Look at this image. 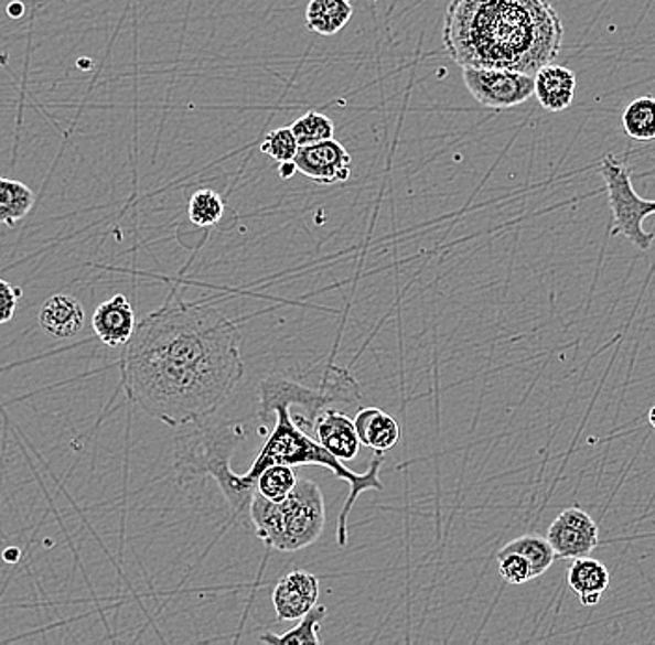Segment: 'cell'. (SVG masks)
I'll use <instances>...</instances> for the list:
<instances>
[{
    "label": "cell",
    "instance_id": "obj_1",
    "mask_svg": "<svg viewBox=\"0 0 655 645\" xmlns=\"http://www.w3.org/2000/svg\"><path fill=\"white\" fill-rule=\"evenodd\" d=\"M243 335L211 303L172 292L143 316L119 362L129 402L179 428L213 417L245 376Z\"/></svg>",
    "mask_w": 655,
    "mask_h": 645
},
{
    "label": "cell",
    "instance_id": "obj_2",
    "mask_svg": "<svg viewBox=\"0 0 655 645\" xmlns=\"http://www.w3.org/2000/svg\"><path fill=\"white\" fill-rule=\"evenodd\" d=\"M441 36L460 67L535 77L559 56L565 26L549 0H451Z\"/></svg>",
    "mask_w": 655,
    "mask_h": 645
},
{
    "label": "cell",
    "instance_id": "obj_3",
    "mask_svg": "<svg viewBox=\"0 0 655 645\" xmlns=\"http://www.w3.org/2000/svg\"><path fill=\"white\" fill-rule=\"evenodd\" d=\"M245 439V424L215 419V415L179 427L175 436L173 469L179 482H192L207 476L215 479L229 504L233 519L250 517L251 501L257 493L256 480L232 471L233 452Z\"/></svg>",
    "mask_w": 655,
    "mask_h": 645
},
{
    "label": "cell",
    "instance_id": "obj_4",
    "mask_svg": "<svg viewBox=\"0 0 655 645\" xmlns=\"http://www.w3.org/2000/svg\"><path fill=\"white\" fill-rule=\"evenodd\" d=\"M275 413V430L268 433L265 443L257 452L256 462L251 463L250 471L246 473V476L257 482V476L261 474L262 469H267L272 463H286L292 467H302V465L324 467L332 471L337 479L345 480L346 484L351 486V493L341 509L337 533H335L337 544L345 547L348 544V517H351L357 498L362 497V493L371 492V490H375V492L384 490L380 482L384 452H376L365 473H354L352 469L346 467L345 462H341L340 458H335L315 438H311L310 433L298 427L297 422L292 421L287 406H278Z\"/></svg>",
    "mask_w": 655,
    "mask_h": 645
},
{
    "label": "cell",
    "instance_id": "obj_5",
    "mask_svg": "<svg viewBox=\"0 0 655 645\" xmlns=\"http://www.w3.org/2000/svg\"><path fill=\"white\" fill-rule=\"evenodd\" d=\"M250 522L265 547L280 552L302 551L316 544L326 525V506L321 487L313 480H300L281 503L256 493Z\"/></svg>",
    "mask_w": 655,
    "mask_h": 645
},
{
    "label": "cell",
    "instance_id": "obj_6",
    "mask_svg": "<svg viewBox=\"0 0 655 645\" xmlns=\"http://www.w3.org/2000/svg\"><path fill=\"white\" fill-rule=\"evenodd\" d=\"M362 398V385L354 378V374L345 367L328 365L324 376L316 389H310L297 379L287 378L283 374H268L259 384V409L257 417L262 428L267 424L270 415L275 413L278 406H302L308 415H291L292 421L304 432H313L316 417L324 409L337 404H357ZM311 436V433H310Z\"/></svg>",
    "mask_w": 655,
    "mask_h": 645
},
{
    "label": "cell",
    "instance_id": "obj_7",
    "mask_svg": "<svg viewBox=\"0 0 655 645\" xmlns=\"http://www.w3.org/2000/svg\"><path fill=\"white\" fill-rule=\"evenodd\" d=\"M600 175L605 183L609 207L613 213L611 235L627 238L635 248L646 251L654 243L655 235L644 229V219L655 214L654 200L638 196L627 160L616 159L613 153L603 157Z\"/></svg>",
    "mask_w": 655,
    "mask_h": 645
},
{
    "label": "cell",
    "instance_id": "obj_8",
    "mask_svg": "<svg viewBox=\"0 0 655 645\" xmlns=\"http://www.w3.org/2000/svg\"><path fill=\"white\" fill-rule=\"evenodd\" d=\"M462 78L471 97L479 105L492 110L518 107L535 95V77L527 73L490 67H462Z\"/></svg>",
    "mask_w": 655,
    "mask_h": 645
},
{
    "label": "cell",
    "instance_id": "obj_9",
    "mask_svg": "<svg viewBox=\"0 0 655 645\" xmlns=\"http://www.w3.org/2000/svg\"><path fill=\"white\" fill-rule=\"evenodd\" d=\"M548 539L557 558L576 560L592 555L600 544V528L584 509L570 506L551 523Z\"/></svg>",
    "mask_w": 655,
    "mask_h": 645
},
{
    "label": "cell",
    "instance_id": "obj_10",
    "mask_svg": "<svg viewBox=\"0 0 655 645\" xmlns=\"http://www.w3.org/2000/svg\"><path fill=\"white\" fill-rule=\"evenodd\" d=\"M298 173L319 184L346 183L352 173V154L334 138L324 142L302 146L292 160Z\"/></svg>",
    "mask_w": 655,
    "mask_h": 645
},
{
    "label": "cell",
    "instance_id": "obj_11",
    "mask_svg": "<svg viewBox=\"0 0 655 645\" xmlns=\"http://www.w3.org/2000/svg\"><path fill=\"white\" fill-rule=\"evenodd\" d=\"M319 593L321 584L315 574L308 573L304 569H294L276 584L272 592L276 616L280 622L300 620L319 603Z\"/></svg>",
    "mask_w": 655,
    "mask_h": 645
},
{
    "label": "cell",
    "instance_id": "obj_12",
    "mask_svg": "<svg viewBox=\"0 0 655 645\" xmlns=\"http://www.w3.org/2000/svg\"><path fill=\"white\" fill-rule=\"evenodd\" d=\"M137 314L124 294H116L103 302L94 313L92 327L97 338L108 348L126 346L137 330Z\"/></svg>",
    "mask_w": 655,
    "mask_h": 645
},
{
    "label": "cell",
    "instance_id": "obj_13",
    "mask_svg": "<svg viewBox=\"0 0 655 645\" xmlns=\"http://www.w3.org/2000/svg\"><path fill=\"white\" fill-rule=\"evenodd\" d=\"M313 436L316 441L330 450L341 462L356 460L362 439L357 436L356 424L337 409L328 408L316 417Z\"/></svg>",
    "mask_w": 655,
    "mask_h": 645
},
{
    "label": "cell",
    "instance_id": "obj_14",
    "mask_svg": "<svg viewBox=\"0 0 655 645\" xmlns=\"http://www.w3.org/2000/svg\"><path fill=\"white\" fill-rule=\"evenodd\" d=\"M40 327L54 341H66L83 332L84 309L77 298L54 294L40 309Z\"/></svg>",
    "mask_w": 655,
    "mask_h": 645
},
{
    "label": "cell",
    "instance_id": "obj_15",
    "mask_svg": "<svg viewBox=\"0 0 655 645\" xmlns=\"http://www.w3.org/2000/svg\"><path fill=\"white\" fill-rule=\"evenodd\" d=\"M578 78L572 69L548 64L535 75L536 101L548 112H565L572 107Z\"/></svg>",
    "mask_w": 655,
    "mask_h": 645
},
{
    "label": "cell",
    "instance_id": "obj_16",
    "mask_svg": "<svg viewBox=\"0 0 655 645\" xmlns=\"http://www.w3.org/2000/svg\"><path fill=\"white\" fill-rule=\"evenodd\" d=\"M611 584V571L595 558H576L568 571V587L583 606H595Z\"/></svg>",
    "mask_w": 655,
    "mask_h": 645
},
{
    "label": "cell",
    "instance_id": "obj_17",
    "mask_svg": "<svg viewBox=\"0 0 655 645\" xmlns=\"http://www.w3.org/2000/svg\"><path fill=\"white\" fill-rule=\"evenodd\" d=\"M362 444L375 452H387L400 441V424L380 408H364L354 417Z\"/></svg>",
    "mask_w": 655,
    "mask_h": 645
},
{
    "label": "cell",
    "instance_id": "obj_18",
    "mask_svg": "<svg viewBox=\"0 0 655 645\" xmlns=\"http://www.w3.org/2000/svg\"><path fill=\"white\" fill-rule=\"evenodd\" d=\"M348 0H310L305 8V26L319 36H335L351 21Z\"/></svg>",
    "mask_w": 655,
    "mask_h": 645
},
{
    "label": "cell",
    "instance_id": "obj_19",
    "mask_svg": "<svg viewBox=\"0 0 655 645\" xmlns=\"http://www.w3.org/2000/svg\"><path fill=\"white\" fill-rule=\"evenodd\" d=\"M36 194L13 179L0 178V224L13 227L32 211Z\"/></svg>",
    "mask_w": 655,
    "mask_h": 645
},
{
    "label": "cell",
    "instance_id": "obj_20",
    "mask_svg": "<svg viewBox=\"0 0 655 645\" xmlns=\"http://www.w3.org/2000/svg\"><path fill=\"white\" fill-rule=\"evenodd\" d=\"M326 606L324 604L316 603L313 609L300 617V623L297 627L289 628L287 633L275 634V633H262V644L272 645H305V644H321V625L326 620Z\"/></svg>",
    "mask_w": 655,
    "mask_h": 645
},
{
    "label": "cell",
    "instance_id": "obj_21",
    "mask_svg": "<svg viewBox=\"0 0 655 645\" xmlns=\"http://www.w3.org/2000/svg\"><path fill=\"white\" fill-rule=\"evenodd\" d=\"M622 131L635 142L655 140V97L643 95L624 108Z\"/></svg>",
    "mask_w": 655,
    "mask_h": 645
},
{
    "label": "cell",
    "instance_id": "obj_22",
    "mask_svg": "<svg viewBox=\"0 0 655 645\" xmlns=\"http://www.w3.org/2000/svg\"><path fill=\"white\" fill-rule=\"evenodd\" d=\"M501 551L522 555L529 562L533 579L543 577L554 566L555 558H557L549 539L535 536V534H525V536L508 541Z\"/></svg>",
    "mask_w": 655,
    "mask_h": 645
},
{
    "label": "cell",
    "instance_id": "obj_23",
    "mask_svg": "<svg viewBox=\"0 0 655 645\" xmlns=\"http://www.w3.org/2000/svg\"><path fill=\"white\" fill-rule=\"evenodd\" d=\"M297 484V471L292 465L272 463L267 469H262L261 474L257 476V493H261L268 501L281 503L283 498L291 495Z\"/></svg>",
    "mask_w": 655,
    "mask_h": 645
},
{
    "label": "cell",
    "instance_id": "obj_24",
    "mask_svg": "<svg viewBox=\"0 0 655 645\" xmlns=\"http://www.w3.org/2000/svg\"><path fill=\"white\" fill-rule=\"evenodd\" d=\"M224 200L215 190L202 189L194 192L189 202V219L197 227H211L224 216Z\"/></svg>",
    "mask_w": 655,
    "mask_h": 645
},
{
    "label": "cell",
    "instance_id": "obj_25",
    "mask_svg": "<svg viewBox=\"0 0 655 645\" xmlns=\"http://www.w3.org/2000/svg\"><path fill=\"white\" fill-rule=\"evenodd\" d=\"M292 135L297 137L300 148L302 146H311V143L324 142L334 138L335 123L332 119L324 116V114L311 112L304 114L302 118H298L294 123L291 125Z\"/></svg>",
    "mask_w": 655,
    "mask_h": 645
},
{
    "label": "cell",
    "instance_id": "obj_26",
    "mask_svg": "<svg viewBox=\"0 0 655 645\" xmlns=\"http://www.w3.org/2000/svg\"><path fill=\"white\" fill-rule=\"evenodd\" d=\"M259 149H261L262 154H267L272 160H278L281 164V162H292L294 160L300 143H298L297 137L292 135L291 125H289V127H281V129L268 132Z\"/></svg>",
    "mask_w": 655,
    "mask_h": 645
},
{
    "label": "cell",
    "instance_id": "obj_27",
    "mask_svg": "<svg viewBox=\"0 0 655 645\" xmlns=\"http://www.w3.org/2000/svg\"><path fill=\"white\" fill-rule=\"evenodd\" d=\"M497 569H500L501 579L511 587H522L525 582L533 580L529 562L518 552H497Z\"/></svg>",
    "mask_w": 655,
    "mask_h": 645
},
{
    "label": "cell",
    "instance_id": "obj_28",
    "mask_svg": "<svg viewBox=\"0 0 655 645\" xmlns=\"http://www.w3.org/2000/svg\"><path fill=\"white\" fill-rule=\"evenodd\" d=\"M21 297H23V290L0 279V326L13 319Z\"/></svg>",
    "mask_w": 655,
    "mask_h": 645
},
{
    "label": "cell",
    "instance_id": "obj_29",
    "mask_svg": "<svg viewBox=\"0 0 655 645\" xmlns=\"http://www.w3.org/2000/svg\"><path fill=\"white\" fill-rule=\"evenodd\" d=\"M297 164L294 162H281L280 178L289 179L297 173Z\"/></svg>",
    "mask_w": 655,
    "mask_h": 645
},
{
    "label": "cell",
    "instance_id": "obj_30",
    "mask_svg": "<svg viewBox=\"0 0 655 645\" xmlns=\"http://www.w3.org/2000/svg\"><path fill=\"white\" fill-rule=\"evenodd\" d=\"M648 422H649V427L655 428V406H654V408L649 409Z\"/></svg>",
    "mask_w": 655,
    "mask_h": 645
},
{
    "label": "cell",
    "instance_id": "obj_31",
    "mask_svg": "<svg viewBox=\"0 0 655 645\" xmlns=\"http://www.w3.org/2000/svg\"><path fill=\"white\" fill-rule=\"evenodd\" d=\"M348 2H351V0H348Z\"/></svg>",
    "mask_w": 655,
    "mask_h": 645
}]
</instances>
